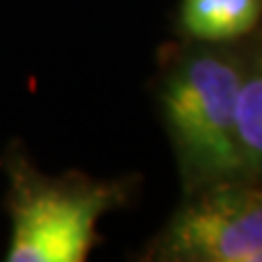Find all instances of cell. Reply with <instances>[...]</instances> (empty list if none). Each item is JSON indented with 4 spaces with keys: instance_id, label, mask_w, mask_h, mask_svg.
Here are the masks:
<instances>
[{
    "instance_id": "1",
    "label": "cell",
    "mask_w": 262,
    "mask_h": 262,
    "mask_svg": "<svg viewBox=\"0 0 262 262\" xmlns=\"http://www.w3.org/2000/svg\"><path fill=\"white\" fill-rule=\"evenodd\" d=\"M243 72L229 57L201 53L166 79L164 114L182 166L196 182H232L245 173L236 134Z\"/></svg>"
},
{
    "instance_id": "2",
    "label": "cell",
    "mask_w": 262,
    "mask_h": 262,
    "mask_svg": "<svg viewBox=\"0 0 262 262\" xmlns=\"http://www.w3.org/2000/svg\"><path fill=\"white\" fill-rule=\"evenodd\" d=\"M9 173V262H81L96 238L101 216L120 199L116 186L88 179H48L22 158Z\"/></svg>"
},
{
    "instance_id": "3",
    "label": "cell",
    "mask_w": 262,
    "mask_h": 262,
    "mask_svg": "<svg viewBox=\"0 0 262 262\" xmlns=\"http://www.w3.org/2000/svg\"><path fill=\"white\" fill-rule=\"evenodd\" d=\"M164 251L179 260L262 262V190L219 182L170 223Z\"/></svg>"
},
{
    "instance_id": "4",
    "label": "cell",
    "mask_w": 262,
    "mask_h": 262,
    "mask_svg": "<svg viewBox=\"0 0 262 262\" xmlns=\"http://www.w3.org/2000/svg\"><path fill=\"white\" fill-rule=\"evenodd\" d=\"M262 18V0H184L182 24L201 42H229Z\"/></svg>"
},
{
    "instance_id": "5",
    "label": "cell",
    "mask_w": 262,
    "mask_h": 262,
    "mask_svg": "<svg viewBox=\"0 0 262 262\" xmlns=\"http://www.w3.org/2000/svg\"><path fill=\"white\" fill-rule=\"evenodd\" d=\"M236 134L245 173H262V63L243 72L236 98Z\"/></svg>"
}]
</instances>
